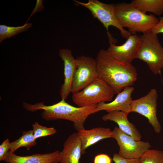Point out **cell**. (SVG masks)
Segmentation results:
<instances>
[{
  "label": "cell",
  "mask_w": 163,
  "mask_h": 163,
  "mask_svg": "<svg viewBox=\"0 0 163 163\" xmlns=\"http://www.w3.org/2000/svg\"><path fill=\"white\" fill-rule=\"evenodd\" d=\"M98 78L105 82L118 94L125 88L132 86L137 79L135 67L131 64L120 62L113 58L107 50L101 49L96 59Z\"/></svg>",
  "instance_id": "1"
},
{
  "label": "cell",
  "mask_w": 163,
  "mask_h": 163,
  "mask_svg": "<svg viewBox=\"0 0 163 163\" xmlns=\"http://www.w3.org/2000/svg\"><path fill=\"white\" fill-rule=\"evenodd\" d=\"M23 105L26 110L31 112L43 110L41 117L46 121L63 119L72 122L74 128L77 131L85 129L86 119L92 114L93 110L97 106L95 104L86 107H76L69 104L63 99L51 105H45L42 102L34 104L24 102Z\"/></svg>",
  "instance_id": "2"
},
{
  "label": "cell",
  "mask_w": 163,
  "mask_h": 163,
  "mask_svg": "<svg viewBox=\"0 0 163 163\" xmlns=\"http://www.w3.org/2000/svg\"><path fill=\"white\" fill-rule=\"evenodd\" d=\"M115 11L121 27L128 28V31L132 34L139 32L145 34L151 32L158 21L153 14H146L131 3L115 4Z\"/></svg>",
  "instance_id": "3"
},
{
  "label": "cell",
  "mask_w": 163,
  "mask_h": 163,
  "mask_svg": "<svg viewBox=\"0 0 163 163\" xmlns=\"http://www.w3.org/2000/svg\"><path fill=\"white\" fill-rule=\"evenodd\" d=\"M140 37V42L135 59L146 62L154 74H160L163 69V47L157 35L151 32Z\"/></svg>",
  "instance_id": "4"
},
{
  "label": "cell",
  "mask_w": 163,
  "mask_h": 163,
  "mask_svg": "<svg viewBox=\"0 0 163 163\" xmlns=\"http://www.w3.org/2000/svg\"><path fill=\"white\" fill-rule=\"evenodd\" d=\"M115 94L113 89L104 81L97 78L81 91L73 94V101L79 107L97 104L110 101Z\"/></svg>",
  "instance_id": "5"
},
{
  "label": "cell",
  "mask_w": 163,
  "mask_h": 163,
  "mask_svg": "<svg viewBox=\"0 0 163 163\" xmlns=\"http://www.w3.org/2000/svg\"><path fill=\"white\" fill-rule=\"evenodd\" d=\"M77 4L88 9L94 18L97 19L107 31V35L110 26L116 27L120 31L123 37L127 39L131 34L123 28L119 24L115 14V4H106L97 0H89L86 3L74 0Z\"/></svg>",
  "instance_id": "6"
},
{
  "label": "cell",
  "mask_w": 163,
  "mask_h": 163,
  "mask_svg": "<svg viewBox=\"0 0 163 163\" xmlns=\"http://www.w3.org/2000/svg\"><path fill=\"white\" fill-rule=\"evenodd\" d=\"M98 78L96 59L82 55L76 59V68L72 81L71 93H77Z\"/></svg>",
  "instance_id": "7"
},
{
  "label": "cell",
  "mask_w": 163,
  "mask_h": 163,
  "mask_svg": "<svg viewBox=\"0 0 163 163\" xmlns=\"http://www.w3.org/2000/svg\"><path fill=\"white\" fill-rule=\"evenodd\" d=\"M112 131V138L117 141L120 148L118 154L123 158L139 159L151 148L148 142L136 141L116 126Z\"/></svg>",
  "instance_id": "8"
},
{
  "label": "cell",
  "mask_w": 163,
  "mask_h": 163,
  "mask_svg": "<svg viewBox=\"0 0 163 163\" xmlns=\"http://www.w3.org/2000/svg\"><path fill=\"white\" fill-rule=\"evenodd\" d=\"M158 93L155 89H151L145 96L132 101L130 112L138 113L147 118L156 133L160 132V124L157 117Z\"/></svg>",
  "instance_id": "9"
},
{
  "label": "cell",
  "mask_w": 163,
  "mask_h": 163,
  "mask_svg": "<svg viewBox=\"0 0 163 163\" xmlns=\"http://www.w3.org/2000/svg\"><path fill=\"white\" fill-rule=\"evenodd\" d=\"M110 45L107 50L110 55L116 60L124 63L131 64L135 59L139 46L140 38L136 34H131L126 41L120 45H115L114 39L109 40Z\"/></svg>",
  "instance_id": "10"
},
{
  "label": "cell",
  "mask_w": 163,
  "mask_h": 163,
  "mask_svg": "<svg viewBox=\"0 0 163 163\" xmlns=\"http://www.w3.org/2000/svg\"><path fill=\"white\" fill-rule=\"evenodd\" d=\"M134 89L133 86L126 87L118 94L114 100L111 102L98 103L93 110L92 114L103 110L108 113L122 111L128 114L130 112L131 104L132 101L131 94Z\"/></svg>",
  "instance_id": "11"
},
{
  "label": "cell",
  "mask_w": 163,
  "mask_h": 163,
  "mask_svg": "<svg viewBox=\"0 0 163 163\" xmlns=\"http://www.w3.org/2000/svg\"><path fill=\"white\" fill-rule=\"evenodd\" d=\"M59 55L63 62L64 83L62 85L60 94L62 99L66 100L71 92V88L76 68V59L71 50L62 49L59 50Z\"/></svg>",
  "instance_id": "12"
},
{
  "label": "cell",
  "mask_w": 163,
  "mask_h": 163,
  "mask_svg": "<svg viewBox=\"0 0 163 163\" xmlns=\"http://www.w3.org/2000/svg\"><path fill=\"white\" fill-rule=\"evenodd\" d=\"M61 152L56 151L45 154H35L21 156L11 152L9 150L4 157L2 161L8 163H58L61 157Z\"/></svg>",
  "instance_id": "13"
},
{
  "label": "cell",
  "mask_w": 163,
  "mask_h": 163,
  "mask_svg": "<svg viewBox=\"0 0 163 163\" xmlns=\"http://www.w3.org/2000/svg\"><path fill=\"white\" fill-rule=\"evenodd\" d=\"M61 153L60 163H82L79 161L82 155L81 143L77 133L68 137Z\"/></svg>",
  "instance_id": "14"
},
{
  "label": "cell",
  "mask_w": 163,
  "mask_h": 163,
  "mask_svg": "<svg viewBox=\"0 0 163 163\" xmlns=\"http://www.w3.org/2000/svg\"><path fill=\"white\" fill-rule=\"evenodd\" d=\"M113 131L109 128L97 127L90 130L85 129L78 131L82 145V155L89 147L104 139L112 138Z\"/></svg>",
  "instance_id": "15"
},
{
  "label": "cell",
  "mask_w": 163,
  "mask_h": 163,
  "mask_svg": "<svg viewBox=\"0 0 163 163\" xmlns=\"http://www.w3.org/2000/svg\"><path fill=\"white\" fill-rule=\"evenodd\" d=\"M128 113L122 111H114L108 113L102 117L104 121L110 120L116 123L119 128L136 141H140L141 135L135 125L130 123L127 118Z\"/></svg>",
  "instance_id": "16"
},
{
  "label": "cell",
  "mask_w": 163,
  "mask_h": 163,
  "mask_svg": "<svg viewBox=\"0 0 163 163\" xmlns=\"http://www.w3.org/2000/svg\"><path fill=\"white\" fill-rule=\"evenodd\" d=\"M130 3L145 13L150 12L158 16L163 13V0H133Z\"/></svg>",
  "instance_id": "17"
},
{
  "label": "cell",
  "mask_w": 163,
  "mask_h": 163,
  "mask_svg": "<svg viewBox=\"0 0 163 163\" xmlns=\"http://www.w3.org/2000/svg\"><path fill=\"white\" fill-rule=\"evenodd\" d=\"M22 135L18 139L10 143L11 152H14L19 148L24 147L27 150H30L31 147L37 145L36 139L34 137L32 130L24 131L22 132Z\"/></svg>",
  "instance_id": "18"
},
{
  "label": "cell",
  "mask_w": 163,
  "mask_h": 163,
  "mask_svg": "<svg viewBox=\"0 0 163 163\" xmlns=\"http://www.w3.org/2000/svg\"><path fill=\"white\" fill-rule=\"evenodd\" d=\"M32 26L31 23H26L21 26L10 27L0 25V43L23 32L27 31Z\"/></svg>",
  "instance_id": "19"
},
{
  "label": "cell",
  "mask_w": 163,
  "mask_h": 163,
  "mask_svg": "<svg viewBox=\"0 0 163 163\" xmlns=\"http://www.w3.org/2000/svg\"><path fill=\"white\" fill-rule=\"evenodd\" d=\"M139 160L140 163H163V151L149 149Z\"/></svg>",
  "instance_id": "20"
},
{
  "label": "cell",
  "mask_w": 163,
  "mask_h": 163,
  "mask_svg": "<svg viewBox=\"0 0 163 163\" xmlns=\"http://www.w3.org/2000/svg\"><path fill=\"white\" fill-rule=\"evenodd\" d=\"M32 129L34 136L36 139L53 135L57 132L53 127H47L42 126L36 122L32 125Z\"/></svg>",
  "instance_id": "21"
},
{
  "label": "cell",
  "mask_w": 163,
  "mask_h": 163,
  "mask_svg": "<svg viewBox=\"0 0 163 163\" xmlns=\"http://www.w3.org/2000/svg\"><path fill=\"white\" fill-rule=\"evenodd\" d=\"M113 160L115 163H140L139 159L124 158L117 153L114 154Z\"/></svg>",
  "instance_id": "22"
},
{
  "label": "cell",
  "mask_w": 163,
  "mask_h": 163,
  "mask_svg": "<svg viewBox=\"0 0 163 163\" xmlns=\"http://www.w3.org/2000/svg\"><path fill=\"white\" fill-rule=\"evenodd\" d=\"M9 139H6L0 145V161H2L4 157L10 150Z\"/></svg>",
  "instance_id": "23"
},
{
  "label": "cell",
  "mask_w": 163,
  "mask_h": 163,
  "mask_svg": "<svg viewBox=\"0 0 163 163\" xmlns=\"http://www.w3.org/2000/svg\"><path fill=\"white\" fill-rule=\"evenodd\" d=\"M112 159L107 155L105 154H100L95 157L94 163H111Z\"/></svg>",
  "instance_id": "24"
},
{
  "label": "cell",
  "mask_w": 163,
  "mask_h": 163,
  "mask_svg": "<svg viewBox=\"0 0 163 163\" xmlns=\"http://www.w3.org/2000/svg\"><path fill=\"white\" fill-rule=\"evenodd\" d=\"M153 34L157 35L158 34H163V15L159 18L158 21L151 31Z\"/></svg>",
  "instance_id": "25"
},
{
  "label": "cell",
  "mask_w": 163,
  "mask_h": 163,
  "mask_svg": "<svg viewBox=\"0 0 163 163\" xmlns=\"http://www.w3.org/2000/svg\"><path fill=\"white\" fill-rule=\"evenodd\" d=\"M43 0H37L36 6L33 10L31 14L30 15L28 19L26 22L27 23V22L30 19V18L36 12L41 11L43 9L44 7L43 5Z\"/></svg>",
  "instance_id": "26"
}]
</instances>
